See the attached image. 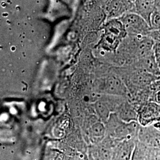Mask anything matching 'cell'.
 <instances>
[{
	"instance_id": "obj_5",
	"label": "cell",
	"mask_w": 160,
	"mask_h": 160,
	"mask_svg": "<svg viewBox=\"0 0 160 160\" xmlns=\"http://www.w3.org/2000/svg\"><path fill=\"white\" fill-rule=\"evenodd\" d=\"M135 149L133 143L124 141L114 149L111 160H132Z\"/></svg>"
},
{
	"instance_id": "obj_9",
	"label": "cell",
	"mask_w": 160,
	"mask_h": 160,
	"mask_svg": "<svg viewBox=\"0 0 160 160\" xmlns=\"http://www.w3.org/2000/svg\"><path fill=\"white\" fill-rule=\"evenodd\" d=\"M123 0H111L108 10L110 16L112 17L119 16L125 12V5Z\"/></svg>"
},
{
	"instance_id": "obj_7",
	"label": "cell",
	"mask_w": 160,
	"mask_h": 160,
	"mask_svg": "<svg viewBox=\"0 0 160 160\" xmlns=\"http://www.w3.org/2000/svg\"><path fill=\"white\" fill-rule=\"evenodd\" d=\"M129 123H125L120 126H118L114 131L115 137L119 139H125L129 137L133 132L136 131V126L133 127V125Z\"/></svg>"
},
{
	"instance_id": "obj_15",
	"label": "cell",
	"mask_w": 160,
	"mask_h": 160,
	"mask_svg": "<svg viewBox=\"0 0 160 160\" xmlns=\"http://www.w3.org/2000/svg\"><path fill=\"white\" fill-rule=\"evenodd\" d=\"M128 1H130V2H135V1L136 0H128Z\"/></svg>"
},
{
	"instance_id": "obj_3",
	"label": "cell",
	"mask_w": 160,
	"mask_h": 160,
	"mask_svg": "<svg viewBox=\"0 0 160 160\" xmlns=\"http://www.w3.org/2000/svg\"><path fill=\"white\" fill-rule=\"evenodd\" d=\"M123 23L126 29L135 33L148 36L151 29L147 22L138 14H129L123 17Z\"/></svg>"
},
{
	"instance_id": "obj_4",
	"label": "cell",
	"mask_w": 160,
	"mask_h": 160,
	"mask_svg": "<svg viewBox=\"0 0 160 160\" xmlns=\"http://www.w3.org/2000/svg\"><path fill=\"white\" fill-rule=\"evenodd\" d=\"M134 3L138 14L150 26L151 18L155 10V0H136Z\"/></svg>"
},
{
	"instance_id": "obj_12",
	"label": "cell",
	"mask_w": 160,
	"mask_h": 160,
	"mask_svg": "<svg viewBox=\"0 0 160 160\" xmlns=\"http://www.w3.org/2000/svg\"><path fill=\"white\" fill-rule=\"evenodd\" d=\"M155 102L158 103L160 105V92H158L155 94Z\"/></svg>"
},
{
	"instance_id": "obj_8",
	"label": "cell",
	"mask_w": 160,
	"mask_h": 160,
	"mask_svg": "<svg viewBox=\"0 0 160 160\" xmlns=\"http://www.w3.org/2000/svg\"><path fill=\"white\" fill-rule=\"evenodd\" d=\"M106 129L103 123L97 122L92 124L90 128V135L91 138L96 141L101 140L105 135Z\"/></svg>"
},
{
	"instance_id": "obj_1",
	"label": "cell",
	"mask_w": 160,
	"mask_h": 160,
	"mask_svg": "<svg viewBox=\"0 0 160 160\" xmlns=\"http://www.w3.org/2000/svg\"><path fill=\"white\" fill-rule=\"evenodd\" d=\"M139 139L143 147L160 155V132L152 125L142 127L139 133Z\"/></svg>"
},
{
	"instance_id": "obj_11",
	"label": "cell",
	"mask_w": 160,
	"mask_h": 160,
	"mask_svg": "<svg viewBox=\"0 0 160 160\" xmlns=\"http://www.w3.org/2000/svg\"><path fill=\"white\" fill-rule=\"evenodd\" d=\"M95 109L97 115L100 119L105 122L108 120L110 114V110L108 104L103 102H97L95 105Z\"/></svg>"
},
{
	"instance_id": "obj_13",
	"label": "cell",
	"mask_w": 160,
	"mask_h": 160,
	"mask_svg": "<svg viewBox=\"0 0 160 160\" xmlns=\"http://www.w3.org/2000/svg\"><path fill=\"white\" fill-rule=\"evenodd\" d=\"M156 62L160 70V53H155Z\"/></svg>"
},
{
	"instance_id": "obj_2",
	"label": "cell",
	"mask_w": 160,
	"mask_h": 160,
	"mask_svg": "<svg viewBox=\"0 0 160 160\" xmlns=\"http://www.w3.org/2000/svg\"><path fill=\"white\" fill-rule=\"evenodd\" d=\"M138 120L143 126L160 121V104L153 101L145 104L138 113Z\"/></svg>"
},
{
	"instance_id": "obj_6",
	"label": "cell",
	"mask_w": 160,
	"mask_h": 160,
	"mask_svg": "<svg viewBox=\"0 0 160 160\" xmlns=\"http://www.w3.org/2000/svg\"><path fill=\"white\" fill-rule=\"evenodd\" d=\"M105 91L111 94L120 95L124 94L125 90L121 81L118 78L111 77L107 78L104 84Z\"/></svg>"
},
{
	"instance_id": "obj_14",
	"label": "cell",
	"mask_w": 160,
	"mask_h": 160,
	"mask_svg": "<svg viewBox=\"0 0 160 160\" xmlns=\"http://www.w3.org/2000/svg\"><path fill=\"white\" fill-rule=\"evenodd\" d=\"M155 10L160 12V0H155Z\"/></svg>"
},
{
	"instance_id": "obj_10",
	"label": "cell",
	"mask_w": 160,
	"mask_h": 160,
	"mask_svg": "<svg viewBox=\"0 0 160 160\" xmlns=\"http://www.w3.org/2000/svg\"><path fill=\"white\" fill-rule=\"evenodd\" d=\"M119 117L125 123H131L138 119V114L130 107H123L120 110Z\"/></svg>"
}]
</instances>
